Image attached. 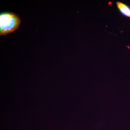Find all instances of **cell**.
I'll list each match as a JSON object with an SVG mask.
<instances>
[{
  "mask_svg": "<svg viewBox=\"0 0 130 130\" xmlns=\"http://www.w3.org/2000/svg\"><path fill=\"white\" fill-rule=\"evenodd\" d=\"M119 11L123 16L130 18V7L126 4L120 2L116 3Z\"/></svg>",
  "mask_w": 130,
  "mask_h": 130,
  "instance_id": "cell-2",
  "label": "cell"
},
{
  "mask_svg": "<svg viewBox=\"0 0 130 130\" xmlns=\"http://www.w3.org/2000/svg\"><path fill=\"white\" fill-rule=\"evenodd\" d=\"M21 22L18 14L9 12L2 13L0 14V35L5 36L18 29Z\"/></svg>",
  "mask_w": 130,
  "mask_h": 130,
  "instance_id": "cell-1",
  "label": "cell"
}]
</instances>
